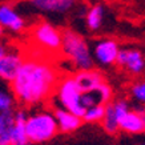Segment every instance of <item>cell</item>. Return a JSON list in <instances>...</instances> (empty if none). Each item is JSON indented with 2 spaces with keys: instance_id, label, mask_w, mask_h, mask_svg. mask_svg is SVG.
Listing matches in <instances>:
<instances>
[{
  "instance_id": "7c38bea8",
  "label": "cell",
  "mask_w": 145,
  "mask_h": 145,
  "mask_svg": "<svg viewBox=\"0 0 145 145\" xmlns=\"http://www.w3.org/2000/svg\"><path fill=\"white\" fill-rule=\"evenodd\" d=\"M25 120H27V114L24 110H18L16 113H13L11 145H32V142L27 137Z\"/></svg>"
},
{
  "instance_id": "2e32d148",
  "label": "cell",
  "mask_w": 145,
  "mask_h": 145,
  "mask_svg": "<svg viewBox=\"0 0 145 145\" xmlns=\"http://www.w3.org/2000/svg\"><path fill=\"white\" fill-rule=\"evenodd\" d=\"M101 123H103L104 131L109 135H114L120 131L119 120H117L116 113H114L113 104H110V103L105 104V112H104V117L101 119Z\"/></svg>"
},
{
  "instance_id": "d6986e66",
  "label": "cell",
  "mask_w": 145,
  "mask_h": 145,
  "mask_svg": "<svg viewBox=\"0 0 145 145\" xmlns=\"http://www.w3.org/2000/svg\"><path fill=\"white\" fill-rule=\"evenodd\" d=\"M96 92L99 95V99H100L101 104H108L110 101V99H112V96H113V91L110 88V85H108L105 81L99 87V89H97Z\"/></svg>"
},
{
  "instance_id": "7402d4cb",
  "label": "cell",
  "mask_w": 145,
  "mask_h": 145,
  "mask_svg": "<svg viewBox=\"0 0 145 145\" xmlns=\"http://www.w3.org/2000/svg\"><path fill=\"white\" fill-rule=\"evenodd\" d=\"M132 95L136 100L145 103V81H140V83H136L133 85Z\"/></svg>"
},
{
  "instance_id": "7a4b0ae2",
  "label": "cell",
  "mask_w": 145,
  "mask_h": 145,
  "mask_svg": "<svg viewBox=\"0 0 145 145\" xmlns=\"http://www.w3.org/2000/svg\"><path fill=\"white\" fill-rule=\"evenodd\" d=\"M60 49L65 57L77 69H89L93 68V57L89 47L83 36L76 33L72 29L61 32V47Z\"/></svg>"
},
{
  "instance_id": "9c48e42d",
  "label": "cell",
  "mask_w": 145,
  "mask_h": 145,
  "mask_svg": "<svg viewBox=\"0 0 145 145\" xmlns=\"http://www.w3.org/2000/svg\"><path fill=\"white\" fill-rule=\"evenodd\" d=\"M24 59L19 53H7L0 56V79L11 83L18 75Z\"/></svg>"
},
{
  "instance_id": "ba28073f",
  "label": "cell",
  "mask_w": 145,
  "mask_h": 145,
  "mask_svg": "<svg viewBox=\"0 0 145 145\" xmlns=\"http://www.w3.org/2000/svg\"><path fill=\"white\" fill-rule=\"evenodd\" d=\"M73 79L81 92H96L99 87L105 81L101 72L93 69V68L79 69V72L73 76Z\"/></svg>"
},
{
  "instance_id": "5bb4252c",
  "label": "cell",
  "mask_w": 145,
  "mask_h": 145,
  "mask_svg": "<svg viewBox=\"0 0 145 145\" xmlns=\"http://www.w3.org/2000/svg\"><path fill=\"white\" fill-rule=\"evenodd\" d=\"M119 128L121 131H124V132L132 133V135H137V133L145 132L144 123H142L141 116L138 114L137 110L128 109L127 112L119 119Z\"/></svg>"
},
{
  "instance_id": "44dd1931",
  "label": "cell",
  "mask_w": 145,
  "mask_h": 145,
  "mask_svg": "<svg viewBox=\"0 0 145 145\" xmlns=\"http://www.w3.org/2000/svg\"><path fill=\"white\" fill-rule=\"evenodd\" d=\"M13 97L5 91H0V112L12 109Z\"/></svg>"
},
{
  "instance_id": "8992f818",
  "label": "cell",
  "mask_w": 145,
  "mask_h": 145,
  "mask_svg": "<svg viewBox=\"0 0 145 145\" xmlns=\"http://www.w3.org/2000/svg\"><path fill=\"white\" fill-rule=\"evenodd\" d=\"M120 47L114 40H101L95 45L93 49V56L100 65L103 67H110L116 64V59L119 55Z\"/></svg>"
},
{
  "instance_id": "cb8c5ba5",
  "label": "cell",
  "mask_w": 145,
  "mask_h": 145,
  "mask_svg": "<svg viewBox=\"0 0 145 145\" xmlns=\"http://www.w3.org/2000/svg\"><path fill=\"white\" fill-rule=\"evenodd\" d=\"M4 53H5V48H4V47H3L1 44H0V56H3Z\"/></svg>"
},
{
  "instance_id": "277c9868",
  "label": "cell",
  "mask_w": 145,
  "mask_h": 145,
  "mask_svg": "<svg viewBox=\"0 0 145 145\" xmlns=\"http://www.w3.org/2000/svg\"><path fill=\"white\" fill-rule=\"evenodd\" d=\"M81 91L77 87L73 77H65L57 83V97L64 109L83 117L85 108L81 105Z\"/></svg>"
},
{
  "instance_id": "9a60e30c",
  "label": "cell",
  "mask_w": 145,
  "mask_h": 145,
  "mask_svg": "<svg viewBox=\"0 0 145 145\" xmlns=\"http://www.w3.org/2000/svg\"><path fill=\"white\" fill-rule=\"evenodd\" d=\"M13 127V112L11 109L0 112V145H11Z\"/></svg>"
},
{
  "instance_id": "4fadbf2b",
  "label": "cell",
  "mask_w": 145,
  "mask_h": 145,
  "mask_svg": "<svg viewBox=\"0 0 145 145\" xmlns=\"http://www.w3.org/2000/svg\"><path fill=\"white\" fill-rule=\"evenodd\" d=\"M33 8L39 9L41 12H55L65 13L73 5L76 0H28Z\"/></svg>"
},
{
  "instance_id": "5b68a950",
  "label": "cell",
  "mask_w": 145,
  "mask_h": 145,
  "mask_svg": "<svg viewBox=\"0 0 145 145\" xmlns=\"http://www.w3.org/2000/svg\"><path fill=\"white\" fill-rule=\"evenodd\" d=\"M33 39L40 47L48 51H59L61 47V32L49 23H40L35 27Z\"/></svg>"
},
{
  "instance_id": "e0dca14e",
  "label": "cell",
  "mask_w": 145,
  "mask_h": 145,
  "mask_svg": "<svg viewBox=\"0 0 145 145\" xmlns=\"http://www.w3.org/2000/svg\"><path fill=\"white\" fill-rule=\"evenodd\" d=\"M103 18H104L103 5L100 4L93 5L87 13V25H88L89 29H92V31L99 29L101 27V23H103Z\"/></svg>"
},
{
  "instance_id": "3957f363",
  "label": "cell",
  "mask_w": 145,
  "mask_h": 145,
  "mask_svg": "<svg viewBox=\"0 0 145 145\" xmlns=\"http://www.w3.org/2000/svg\"><path fill=\"white\" fill-rule=\"evenodd\" d=\"M25 132L28 140L32 144H43L56 136L59 132V127L53 113L39 112L27 117Z\"/></svg>"
},
{
  "instance_id": "d4e9b609",
  "label": "cell",
  "mask_w": 145,
  "mask_h": 145,
  "mask_svg": "<svg viewBox=\"0 0 145 145\" xmlns=\"http://www.w3.org/2000/svg\"><path fill=\"white\" fill-rule=\"evenodd\" d=\"M138 145H145V144H138Z\"/></svg>"
},
{
  "instance_id": "8fae6325",
  "label": "cell",
  "mask_w": 145,
  "mask_h": 145,
  "mask_svg": "<svg viewBox=\"0 0 145 145\" xmlns=\"http://www.w3.org/2000/svg\"><path fill=\"white\" fill-rule=\"evenodd\" d=\"M0 25L13 32H20L24 29L25 23L11 5L3 4L0 5Z\"/></svg>"
},
{
  "instance_id": "6da1fadb",
  "label": "cell",
  "mask_w": 145,
  "mask_h": 145,
  "mask_svg": "<svg viewBox=\"0 0 145 145\" xmlns=\"http://www.w3.org/2000/svg\"><path fill=\"white\" fill-rule=\"evenodd\" d=\"M59 83V75L51 64L36 59L24 60L11 81L15 99L24 105H36L47 100Z\"/></svg>"
},
{
  "instance_id": "603a6c76",
  "label": "cell",
  "mask_w": 145,
  "mask_h": 145,
  "mask_svg": "<svg viewBox=\"0 0 145 145\" xmlns=\"http://www.w3.org/2000/svg\"><path fill=\"white\" fill-rule=\"evenodd\" d=\"M138 114L141 116V120H142V123H144V127H145V108H141V109L137 110Z\"/></svg>"
},
{
  "instance_id": "ffe728a7",
  "label": "cell",
  "mask_w": 145,
  "mask_h": 145,
  "mask_svg": "<svg viewBox=\"0 0 145 145\" xmlns=\"http://www.w3.org/2000/svg\"><path fill=\"white\" fill-rule=\"evenodd\" d=\"M100 103L97 92H83L81 93V105L87 109L89 106H93Z\"/></svg>"
},
{
  "instance_id": "52a82bcc",
  "label": "cell",
  "mask_w": 145,
  "mask_h": 145,
  "mask_svg": "<svg viewBox=\"0 0 145 145\" xmlns=\"http://www.w3.org/2000/svg\"><path fill=\"white\" fill-rule=\"evenodd\" d=\"M116 63L132 73H141L145 69V59L137 49H120Z\"/></svg>"
},
{
  "instance_id": "30bf717a",
  "label": "cell",
  "mask_w": 145,
  "mask_h": 145,
  "mask_svg": "<svg viewBox=\"0 0 145 145\" xmlns=\"http://www.w3.org/2000/svg\"><path fill=\"white\" fill-rule=\"evenodd\" d=\"M55 119H56L57 127H59V131L64 133H71L77 131L81 124H83V119L76 116L75 113H72L69 110L64 109V108H57L55 110Z\"/></svg>"
},
{
  "instance_id": "ac0fdd59",
  "label": "cell",
  "mask_w": 145,
  "mask_h": 145,
  "mask_svg": "<svg viewBox=\"0 0 145 145\" xmlns=\"http://www.w3.org/2000/svg\"><path fill=\"white\" fill-rule=\"evenodd\" d=\"M104 112H105V104L99 103L96 105L87 108L81 119L85 123H99L104 117Z\"/></svg>"
}]
</instances>
